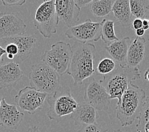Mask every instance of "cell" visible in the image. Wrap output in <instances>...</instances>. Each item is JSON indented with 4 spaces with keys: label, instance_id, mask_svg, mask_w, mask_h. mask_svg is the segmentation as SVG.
<instances>
[{
    "label": "cell",
    "instance_id": "obj_17",
    "mask_svg": "<svg viewBox=\"0 0 149 132\" xmlns=\"http://www.w3.org/2000/svg\"><path fill=\"white\" fill-rule=\"evenodd\" d=\"M13 41H14L19 47V53L13 62L19 64L28 58L31 55L33 48H35L37 42L36 35H22L11 37Z\"/></svg>",
    "mask_w": 149,
    "mask_h": 132
},
{
    "label": "cell",
    "instance_id": "obj_33",
    "mask_svg": "<svg viewBox=\"0 0 149 132\" xmlns=\"http://www.w3.org/2000/svg\"><path fill=\"white\" fill-rule=\"evenodd\" d=\"M144 78L145 80H147L148 81H149V68L145 71L144 74Z\"/></svg>",
    "mask_w": 149,
    "mask_h": 132
},
{
    "label": "cell",
    "instance_id": "obj_3",
    "mask_svg": "<svg viewBox=\"0 0 149 132\" xmlns=\"http://www.w3.org/2000/svg\"><path fill=\"white\" fill-rule=\"evenodd\" d=\"M140 77L141 73L138 67L117 66L113 72L104 76L103 79L100 81L109 95L110 99H117L118 102L130 84Z\"/></svg>",
    "mask_w": 149,
    "mask_h": 132
},
{
    "label": "cell",
    "instance_id": "obj_21",
    "mask_svg": "<svg viewBox=\"0 0 149 132\" xmlns=\"http://www.w3.org/2000/svg\"><path fill=\"white\" fill-rule=\"evenodd\" d=\"M131 13L135 18L147 19L149 15V0H130Z\"/></svg>",
    "mask_w": 149,
    "mask_h": 132
},
{
    "label": "cell",
    "instance_id": "obj_27",
    "mask_svg": "<svg viewBox=\"0 0 149 132\" xmlns=\"http://www.w3.org/2000/svg\"><path fill=\"white\" fill-rule=\"evenodd\" d=\"M130 27L132 29L134 30L142 28V19L138 18L133 19Z\"/></svg>",
    "mask_w": 149,
    "mask_h": 132
},
{
    "label": "cell",
    "instance_id": "obj_10",
    "mask_svg": "<svg viewBox=\"0 0 149 132\" xmlns=\"http://www.w3.org/2000/svg\"><path fill=\"white\" fill-rule=\"evenodd\" d=\"M48 95L31 86H26L15 96V102L20 109L29 114H35L41 110Z\"/></svg>",
    "mask_w": 149,
    "mask_h": 132
},
{
    "label": "cell",
    "instance_id": "obj_23",
    "mask_svg": "<svg viewBox=\"0 0 149 132\" xmlns=\"http://www.w3.org/2000/svg\"><path fill=\"white\" fill-rule=\"evenodd\" d=\"M115 61L110 58H104L101 60L97 66V73L101 75H107L117 68Z\"/></svg>",
    "mask_w": 149,
    "mask_h": 132
},
{
    "label": "cell",
    "instance_id": "obj_31",
    "mask_svg": "<svg viewBox=\"0 0 149 132\" xmlns=\"http://www.w3.org/2000/svg\"><path fill=\"white\" fill-rule=\"evenodd\" d=\"M5 54H6L5 49L0 46V64H1L3 63V56Z\"/></svg>",
    "mask_w": 149,
    "mask_h": 132
},
{
    "label": "cell",
    "instance_id": "obj_22",
    "mask_svg": "<svg viewBox=\"0 0 149 132\" xmlns=\"http://www.w3.org/2000/svg\"><path fill=\"white\" fill-rule=\"evenodd\" d=\"M101 29V38L107 46L117 41L118 39L114 30V22L110 20L103 19Z\"/></svg>",
    "mask_w": 149,
    "mask_h": 132
},
{
    "label": "cell",
    "instance_id": "obj_1",
    "mask_svg": "<svg viewBox=\"0 0 149 132\" xmlns=\"http://www.w3.org/2000/svg\"><path fill=\"white\" fill-rule=\"evenodd\" d=\"M73 55L67 74L72 77L74 83L81 84L95 73L94 69L96 47L92 43L75 42L72 46Z\"/></svg>",
    "mask_w": 149,
    "mask_h": 132
},
{
    "label": "cell",
    "instance_id": "obj_15",
    "mask_svg": "<svg viewBox=\"0 0 149 132\" xmlns=\"http://www.w3.org/2000/svg\"><path fill=\"white\" fill-rule=\"evenodd\" d=\"M71 117L75 124L83 126L96 123L99 115L93 107L84 102L80 104H78L75 110L71 114Z\"/></svg>",
    "mask_w": 149,
    "mask_h": 132
},
{
    "label": "cell",
    "instance_id": "obj_30",
    "mask_svg": "<svg viewBox=\"0 0 149 132\" xmlns=\"http://www.w3.org/2000/svg\"><path fill=\"white\" fill-rule=\"evenodd\" d=\"M145 34V30L143 28H140L139 29L136 30V35L137 37H140V38H142Z\"/></svg>",
    "mask_w": 149,
    "mask_h": 132
},
{
    "label": "cell",
    "instance_id": "obj_26",
    "mask_svg": "<svg viewBox=\"0 0 149 132\" xmlns=\"http://www.w3.org/2000/svg\"><path fill=\"white\" fill-rule=\"evenodd\" d=\"M2 4L6 6H22L24 5L26 0H1Z\"/></svg>",
    "mask_w": 149,
    "mask_h": 132
},
{
    "label": "cell",
    "instance_id": "obj_36",
    "mask_svg": "<svg viewBox=\"0 0 149 132\" xmlns=\"http://www.w3.org/2000/svg\"><path fill=\"white\" fill-rule=\"evenodd\" d=\"M2 97L0 96V105H1V100H2Z\"/></svg>",
    "mask_w": 149,
    "mask_h": 132
},
{
    "label": "cell",
    "instance_id": "obj_7",
    "mask_svg": "<svg viewBox=\"0 0 149 132\" xmlns=\"http://www.w3.org/2000/svg\"><path fill=\"white\" fill-rule=\"evenodd\" d=\"M59 22L54 0H44L35 12L33 20L35 28L43 37L50 38L57 32Z\"/></svg>",
    "mask_w": 149,
    "mask_h": 132
},
{
    "label": "cell",
    "instance_id": "obj_16",
    "mask_svg": "<svg viewBox=\"0 0 149 132\" xmlns=\"http://www.w3.org/2000/svg\"><path fill=\"white\" fill-rule=\"evenodd\" d=\"M131 41L129 37H124L105 47L106 50L118 66H127V51Z\"/></svg>",
    "mask_w": 149,
    "mask_h": 132
},
{
    "label": "cell",
    "instance_id": "obj_32",
    "mask_svg": "<svg viewBox=\"0 0 149 132\" xmlns=\"http://www.w3.org/2000/svg\"><path fill=\"white\" fill-rule=\"evenodd\" d=\"M26 132H40V131L37 126H32L29 128V129L27 130Z\"/></svg>",
    "mask_w": 149,
    "mask_h": 132
},
{
    "label": "cell",
    "instance_id": "obj_8",
    "mask_svg": "<svg viewBox=\"0 0 149 132\" xmlns=\"http://www.w3.org/2000/svg\"><path fill=\"white\" fill-rule=\"evenodd\" d=\"M102 23L103 21L94 22L90 19H87L82 23L68 28L65 35L70 39H74L80 43L97 42L101 39Z\"/></svg>",
    "mask_w": 149,
    "mask_h": 132
},
{
    "label": "cell",
    "instance_id": "obj_29",
    "mask_svg": "<svg viewBox=\"0 0 149 132\" xmlns=\"http://www.w3.org/2000/svg\"><path fill=\"white\" fill-rule=\"evenodd\" d=\"M142 28H143L145 31L148 30V20L147 19H143L142 20Z\"/></svg>",
    "mask_w": 149,
    "mask_h": 132
},
{
    "label": "cell",
    "instance_id": "obj_4",
    "mask_svg": "<svg viewBox=\"0 0 149 132\" xmlns=\"http://www.w3.org/2000/svg\"><path fill=\"white\" fill-rule=\"evenodd\" d=\"M47 98L49 109L47 115L50 120L59 121L64 116L72 114L78 106L68 86H59Z\"/></svg>",
    "mask_w": 149,
    "mask_h": 132
},
{
    "label": "cell",
    "instance_id": "obj_35",
    "mask_svg": "<svg viewBox=\"0 0 149 132\" xmlns=\"http://www.w3.org/2000/svg\"><path fill=\"white\" fill-rule=\"evenodd\" d=\"M113 132H126V131H122L120 130H115Z\"/></svg>",
    "mask_w": 149,
    "mask_h": 132
},
{
    "label": "cell",
    "instance_id": "obj_12",
    "mask_svg": "<svg viewBox=\"0 0 149 132\" xmlns=\"http://www.w3.org/2000/svg\"><path fill=\"white\" fill-rule=\"evenodd\" d=\"M54 3L59 21H63L68 28L77 25L80 8L77 5L75 0H54Z\"/></svg>",
    "mask_w": 149,
    "mask_h": 132
},
{
    "label": "cell",
    "instance_id": "obj_28",
    "mask_svg": "<svg viewBox=\"0 0 149 132\" xmlns=\"http://www.w3.org/2000/svg\"><path fill=\"white\" fill-rule=\"evenodd\" d=\"M94 0H75L77 5L81 9V8L84 7L92 3Z\"/></svg>",
    "mask_w": 149,
    "mask_h": 132
},
{
    "label": "cell",
    "instance_id": "obj_6",
    "mask_svg": "<svg viewBox=\"0 0 149 132\" xmlns=\"http://www.w3.org/2000/svg\"><path fill=\"white\" fill-rule=\"evenodd\" d=\"M72 55V46L70 43L61 41L53 44L50 50L43 53L41 60L59 76H63L67 73Z\"/></svg>",
    "mask_w": 149,
    "mask_h": 132
},
{
    "label": "cell",
    "instance_id": "obj_18",
    "mask_svg": "<svg viewBox=\"0 0 149 132\" xmlns=\"http://www.w3.org/2000/svg\"><path fill=\"white\" fill-rule=\"evenodd\" d=\"M145 43L143 38L136 37L131 41L127 55V66L136 67L140 66L145 57Z\"/></svg>",
    "mask_w": 149,
    "mask_h": 132
},
{
    "label": "cell",
    "instance_id": "obj_19",
    "mask_svg": "<svg viewBox=\"0 0 149 132\" xmlns=\"http://www.w3.org/2000/svg\"><path fill=\"white\" fill-rule=\"evenodd\" d=\"M111 11L115 18L123 27L131 26L133 16L131 11L130 0H116Z\"/></svg>",
    "mask_w": 149,
    "mask_h": 132
},
{
    "label": "cell",
    "instance_id": "obj_9",
    "mask_svg": "<svg viewBox=\"0 0 149 132\" xmlns=\"http://www.w3.org/2000/svg\"><path fill=\"white\" fill-rule=\"evenodd\" d=\"M84 99L97 111H108L111 99L100 81L91 79L85 84Z\"/></svg>",
    "mask_w": 149,
    "mask_h": 132
},
{
    "label": "cell",
    "instance_id": "obj_5",
    "mask_svg": "<svg viewBox=\"0 0 149 132\" xmlns=\"http://www.w3.org/2000/svg\"><path fill=\"white\" fill-rule=\"evenodd\" d=\"M30 86L47 95H51L60 86V76L44 62L33 65L29 74Z\"/></svg>",
    "mask_w": 149,
    "mask_h": 132
},
{
    "label": "cell",
    "instance_id": "obj_14",
    "mask_svg": "<svg viewBox=\"0 0 149 132\" xmlns=\"http://www.w3.org/2000/svg\"><path fill=\"white\" fill-rule=\"evenodd\" d=\"M19 64L10 62L0 64V90L14 88L23 77Z\"/></svg>",
    "mask_w": 149,
    "mask_h": 132
},
{
    "label": "cell",
    "instance_id": "obj_13",
    "mask_svg": "<svg viewBox=\"0 0 149 132\" xmlns=\"http://www.w3.org/2000/svg\"><path fill=\"white\" fill-rule=\"evenodd\" d=\"M24 114L20 112L15 105L8 104L2 98L0 105V126L8 129L16 130L21 123Z\"/></svg>",
    "mask_w": 149,
    "mask_h": 132
},
{
    "label": "cell",
    "instance_id": "obj_34",
    "mask_svg": "<svg viewBox=\"0 0 149 132\" xmlns=\"http://www.w3.org/2000/svg\"><path fill=\"white\" fill-rule=\"evenodd\" d=\"M147 20H149V15L147 18ZM145 38H143L145 40L149 41V30H147V31H145Z\"/></svg>",
    "mask_w": 149,
    "mask_h": 132
},
{
    "label": "cell",
    "instance_id": "obj_20",
    "mask_svg": "<svg viewBox=\"0 0 149 132\" xmlns=\"http://www.w3.org/2000/svg\"><path fill=\"white\" fill-rule=\"evenodd\" d=\"M116 0H94L91 4V12L97 17H103L110 14Z\"/></svg>",
    "mask_w": 149,
    "mask_h": 132
},
{
    "label": "cell",
    "instance_id": "obj_24",
    "mask_svg": "<svg viewBox=\"0 0 149 132\" xmlns=\"http://www.w3.org/2000/svg\"><path fill=\"white\" fill-rule=\"evenodd\" d=\"M138 120V123L136 124V131L140 132L143 125L149 122V96L145 98Z\"/></svg>",
    "mask_w": 149,
    "mask_h": 132
},
{
    "label": "cell",
    "instance_id": "obj_25",
    "mask_svg": "<svg viewBox=\"0 0 149 132\" xmlns=\"http://www.w3.org/2000/svg\"><path fill=\"white\" fill-rule=\"evenodd\" d=\"M107 131H108V130L105 129V128L101 126V125H100L97 123H94L92 124L83 126L77 132H107Z\"/></svg>",
    "mask_w": 149,
    "mask_h": 132
},
{
    "label": "cell",
    "instance_id": "obj_2",
    "mask_svg": "<svg viewBox=\"0 0 149 132\" xmlns=\"http://www.w3.org/2000/svg\"><path fill=\"white\" fill-rule=\"evenodd\" d=\"M146 98L144 90L131 83L116 107V117L122 126H130L140 114Z\"/></svg>",
    "mask_w": 149,
    "mask_h": 132
},
{
    "label": "cell",
    "instance_id": "obj_11",
    "mask_svg": "<svg viewBox=\"0 0 149 132\" xmlns=\"http://www.w3.org/2000/svg\"><path fill=\"white\" fill-rule=\"evenodd\" d=\"M26 25L17 13H0V39L24 35Z\"/></svg>",
    "mask_w": 149,
    "mask_h": 132
}]
</instances>
